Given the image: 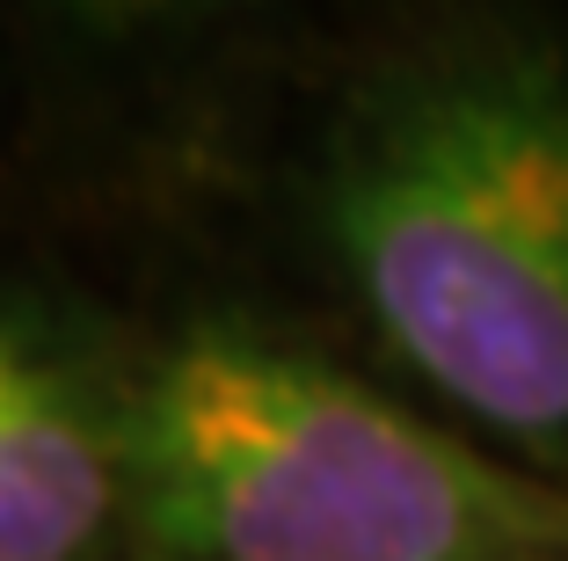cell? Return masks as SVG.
<instances>
[{
  "mask_svg": "<svg viewBox=\"0 0 568 561\" xmlns=\"http://www.w3.org/2000/svg\"><path fill=\"white\" fill-rule=\"evenodd\" d=\"M306 212L445 415L568 489V37L452 22L335 88Z\"/></svg>",
  "mask_w": 568,
  "mask_h": 561,
  "instance_id": "1",
  "label": "cell"
},
{
  "mask_svg": "<svg viewBox=\"0 0 568 561\" xmlns=\"http://www.w3.org/2000/svg\"><path fill=\"white\" fill-rule=\"evenodd\" d=\"M110 394L132 561H568V489L277 335L204 321Z\"/></svg>",
  "mask_w": 568,
  "mask_h": 561,
  "instance_id": "2",
  "label": "cell"
},
{
  "mask_svg": "<svg viewBox=\"0 0 568 561\" xmlns=\"http://www.w3.org/2000/svg\"><path fill=\"white\" fill-rule=\"evenodd\" d=\"M132 467L110 372L0 278V561H124Z\"/></svg>",
  "mask_w": 568,
  "mask_h": 561,
  "instance_id": "3",
  "label": "cell"
}]
</instances>
